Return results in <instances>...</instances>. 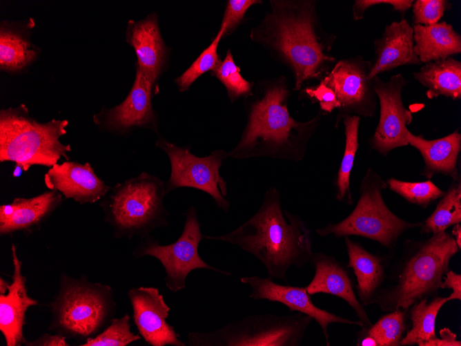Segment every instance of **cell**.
Wrapping results in <instances>:
<instances>
[{"label": "cell", "instance_id": "1", "mask_svg": "<svg viewBox=\"0 0 461 346\" xmlns=\"http://www.w3.org/2000/svg\"><path fill=\"white\" fill-rule=\"evenodd\" d=\"M271 10L250 32L252 41L290 69L294 90L322 80L337 59L331 54L337 36L320 22L315 0H271Z\"/></svg>", "mask_w": 461, "mask_h": 346}, {"label": "cell", "instance_id": "2", "mask_svg": "<svg viewBox=\"0 0 461 346\" xmlns=\"http://www.w3.org/2000/svg\"><path fill=\"white\" fill-rule=\"evenodd\" d=\"M290 96L284 76L260 81L252 95L244 99L246 125L238 142L228 151V157L302 161L322 113L306 122L296 120L288 109Z\"/></svg>", "mask_w": 461, "mask_h": 346}, {"label": "cell", "instance_id": "3", "mask_svg": "<svg viewBox=\"0 0 461 346\" xmlns=\"http://www.w3.org/2000/svg\"><path fill=\"white\" fill-rule=\"evenodd\" d=\"M204 239L239 247L264 266L269 278L286 283L288 269L303 267L313 253L310 230L298 215L282 209L275 186L266 191L259 208L247 221L228 233L205 235Z\"/></svg>", "mask_w": 461, "mask_h": 346}, {"label": "cell", "instance_id": "4", "mask_svg": "<svg viewBox=\"0 0 461 346\" xmlns=\"http://www.w3.org/2000/svg\"><path fill=\"white\" fill-rule=\"evenodd\" d=\"M401 251L392 259L384 258V282L372 302L383 312L409 309L424 298L438 295L443 276L460 249L453 236L443 231L406 240Z\"/></svg>", "mask_w": 461, "mask_h": 346}, {"label": "cell", "instance_id": "5", "mask_svg": "<svg viewBox=\"0 0 461 346\" xmlns=\"http://www.w3.org/2000/svg\"><path fill=\"white\" fill-rule=\"evenodd\" d=\"M166 195L165 182L143 171L110 187L100 202L104 220L116 239L147 236L168 224Z\"/></svg>", "mask_w": 461, "mask_h": 346}, {"label": "cell", "instance_id": "6", "mask_svg": "<svg viewBox=\"0 0 461 346\" xmlns=\"http://www.w3.org/2000/svg\"><path fill=\"white\" fill-rule=\"evenodd\" d=\"M48 307L49 330L84 343L109 325L117 303L110 286L92 282L85 276L75 278L62 273L59 291Z\"/></svg>", "mask_w": 461, "mask_h": 346}, {"label": "cell", "instance_id": "7", "mask_svg": "<svg viewBox=\"0 0 461 346\" xmlns=\"http://www.w3.org/2000/svg\"><path fill=\"white\" fill-rule=\"evenodd\" d=\"M68 121L40 122L20 104L0 110V162H12L27 171L33 165L51 167L61 158L69 160L70 144L61 142Z\"/></svg>", "mask_w": 461, "mask_h": 346}, {"label": "cell", "instance_id": "8", "mask_svg": "<svg viewBox=\"0 0 461 346\" xmlns=\"http://www.w3.org/2000/svg\"><path fill=\"white\" fill-rule=\"evenodd\" d=\"M386 187L381 176L368 169L361 181L358 201L351 213L340 222H329L315 232L322 237L361 236L393 249L400 236L410 229L420 228L422 222H407L393 213L382 198V191Z\"/></svg>", "mask_w": 461, "mask_h": 346}, {"label": "cell", "instance_id": "9", "mask_svg": "<svg viewBox=\"0 0 461 346\" xmlns=\"http://www.w3.org/2000/svg\"><path fill=\"white\" fill-rule=\"evenodd\" d=\"M313 318L297 312L251 315L209 332H190V346H299Z\"/></svg>", "mask_w": 461, "mask_h": 346}, {"label": "cell", "instance_id": "10", "mask_svg": "<svg viewBox=\"0 0 461 346\" xmlns=\"http://www.w3.org/2000/svg\"><path fill=\"white\" fill-rule=\"evenodd\" d=\"M184 215L183 231L175 242L162 245L148 235L140 238L133 252L135 258L152 256L161 263L166 273L165 285L172 292L184 289L188 275L195 269L212 270L225 276L231 274L209 265L200 257L198 247L205 235L200 230L196 207L190 206Z\"/></svg>", "mask_w": 461, "mask_h": 346}, {"label": "cell", "instance_id": "11", "mask_svg": "<svg viewBox=\"0 0 461 346\" xmlns=\"http://www.w3.org/2000/svg\"><path fill=\"white\" fill-rule=\"evenodd\" d=\"M155 146L166 153L170 161V173L165 182L167 194L180 187L193 188L208 193L217 207L228 211L227 182L219 173L223 161L228 157V151L215 150L209 155L198 157L190 152V146H178L160 135Z\"/></svg>", "mask_w": 461, "mask_h": 346}, {"label": "cell", "instance_id": "12", "mask_svg": "<svg viewBox=\"0 0 461 346\" xmlns=\"http://www.w3.org/2000/svg\"><path fill=\"white\" fill-rule=\"evenodd\" d=\"M372 61L358 55L337 61L320 81L331 88L340 104L335 126L346 115L371 117L375 113L377 96L373 79H369Z\"/></svg>", "mask_w": 461, "mask_h": 346}, {"label": "cell", "instance_id": "13", "mask_svg": "<svg viewBox=\"0 0 461 346\" xmlns=\"http://www.w3.org/2000/svg\"><path fill=\"white\" fill-rule=\"evenodd\" d=\"M132 88L125 99L111 108L103 106L92 116L99 129L114 135L126 136L144 128L159 134V116L152 99L157 92L151 81L137 68Z\"/></svg>", "mask_w": 461, "mask_h": 346}, {"label": "cell", "instance_id": "14", "mask_svg": "<svg viewBox=\"0 0 461 346\" xmlns=\"http://www.w3.org/2000/svg\"><path fill=\"white\" fill-rule=\"evenodd\" d=\"M373 79L380 104V117L369 142L373 150L386 156L393 149L409 145L406 126L411 123L413 115L402 98V90L409 81L401 74L392 75L387 81L379 76Z\"/></svg>", "mask_w": 461, "mask_h": 346}, {"label": "cell", "instance_id": "15", "mask_svg": "<svg viewBox=\"0 0 461 346\" xmlns=\"http://www.w3.org/2000/svg\"><path fill=\"white\" fill-rule=\"evenodd\" d=\"M240 282L251 287L249 298L253 300L277 302L286 305L291 311L300 312L311 317L322 329L326 345H330L329 325L340 323L363 327L360 320H350L316 307L305 287L281 285L268 277L257 276L242 277Z\"/></svg>", "mask_w": 461, "mask_h": 346}, {"label": "cell", "instance_id": "16", "mask_svg": "<svg viewBox=\"0 0 461 346\" xmlns=\"http://www.w3.org/2000/svg\"><path fill=\"white\" fill-rule=\"evenodd\" d=\"M128 297L133 311V321L139 335L152 346H186L179 334L166 318L170 310L159 290L153 287L129 289Z\"/></svg>", "mask_w": 461, "mask_h": 346}, {"label": "cell", "instance_id": "17", "mask_svg": "<svg viewBox=\"0 0 461 346\" xmlns=\"http://www.w3.org/2000/svg\"><path fill=\"white\" fill-rule=\"evenodd\" d=\"M126 41L135 52V68L155 85L167 69L170 53L162 38L157 15L153 12L139 21L129 20Z\"/></svg>", "mask_w": 461, "mask_h": 346}, {"label": "cell", "instance_id": "18", "mask_svg": "<svg viewBox=\"0 0 461 346\" xmlns=\"http://www.w3.org/2000/svg\"><path fill=\"white\" fill-rule=\"evenodd\" d=\"M43 181L49 190L57 191L65 198L80 204L101 200L110 189L88 162L66 160L57 163L48 169Z\"/></svg>", "mask_w": 461, "mask_h": 346}, {"label": "cell", "instance_id": "19", "mask_svg": "<svg viewBox=\"0 0 461 346\" xmlns=\"http://www.w3.org/2000/svg\"><path fill=\"white\" fill-rule=\"evenodd\" d=\"M62 201V194L52 190L30 198H14L11 203L0 206V235L40 230Z\"/></svg>", "mask_w": 461, "mask_h": 346}, {"label": "cell", "instance_id": "20", "mask_svg": "<svg viewBox=\"0 0 461 346\" xmlns=\"http://www.w3.org/2000/svg\"><path fill=\"white\" fill-rule=\"evenodd\" d=\"M309 262L315 268V275L305 287L307 293L311 296L324 293L343 299L363 327L371 326L373 323L354 291L353 280L346 267L333 256L321 252L313 253Z\"/></svg>", "mask_w": 461, "mask_h": 346}, {"label": "cell", "instance_id": "21", "mask_svg": "<svg viewBox=\"0 0 461 346\" xmlns=\"http://www.w3.org/2000/svg\"><path fill=\"white\" fill-rule=\"evenodd\" d=\"M13 265L12 281L8 291L0 294V331L7 346H19L27 343L23 332L26 314L38 302L28 294L26 278L23 276L22 262L17 256V246H11Z\"/></svg>", "mask_w": 461, "mask_h": 346}, {"label": "cell", "instance_id": "22", "mask_svg": "<svg viewBox=\"0 0 461 346\" xmlns=\"http://www.w3.org/2000/svg\"><path fill=\"white\" fill-rule=\"evenodd\" d=\"M373 44L375 57L369 79L402 66L422 64L414 52L412 26L404 18L386 25Z\"/></svg>", "mask_w": 461, "mask_h": 346}, {"label": "cell", "instance_id": "23", "mask_svg": "<svg viewBox=\"0 0 461 346\" xmlns=\"http://www.w3.org/2000/svg\"><path fill=\"white\" fill-rule=\"evenodd\" d=\"M406 140L423 158L422 175L428 179L436 174L450 176L453 180L459 177L457 164L461 150V134L458 130L443 137L431 140L408 131Z\"/></svg>", "mask_w": 461, "mask_h": 346}, {"label": "cell", "instance_id": "24", "mask_svg": "<svg viewBox=\"0 0 461 346\" xmlns=\"http://www.w3.org/2000/svg\"><path fill=\"white\" fill-rule=\"evenodd\" d=\"M344 238L349 256L347 268H351L355 276L357 298L362 305L368 306L384 282V258L370 253L349 236Z\"/></svg>", "mask_w": 461, "mask_h": 346}, {"label": "cell", "instance_id": "25", "mask_svg": "<svg viewBox=\"0 0 461 346\" xmlns=\"http://www.w3.org/2000/svg\"><path fill=\"white\" fill-rule=\"evenodd\" d=\"M414 52L422 64L445 59L461 52V36L453 26L441 21L412 25Z\"/></svg>", "mask_w": 461, "mask_h": 346}, {"label": "cell", "instance_id": "26", "mask_svg": "<svg viewBox=\"0 0 461 346\" xmlns=\"http://www.w3.org/2000/svg\"><path fill=\"white\" fill-rule=\"evenodd\" d=\"M413 76L426 88L428 99L439 96L461 99V63L452 57L424 64Z\"/></svg>", "mask_w": 461, "mask_h": 346}, {"label": "cell", "instance_id": "27", "mask_svg": "<svg viewBox=\"0 0 461 346\" xmlns=\"http://www.w3.org/2000/svg\"><path fill=\"white\" fill-rule=\"evenodd\" d=\"M39 54L27 31L21 25L4 21L0 25V68L17 73L32 63Z\"/></svg>", "mask_w": 461, "mask_h": 346}, {"label": "cell", "instance_id": "28", "mask_svg": "<svg viewBox=\"0 0 461 346\" xmlns=\"http://www.w3.org/2000/svg\"><path fill=\"white\" fill-rule=\"evenodd\" d=\"M447 298L438 295L429 299L424 298L409 308L410 328L400 343V346L417 345L424 346L438 338L435 333L436 318Z\"/></svg>", "mask_w": 461, "mask_h": 346}, {"label": "cell", "instance_id": "29", "mask_svg": "<svg viewBox=\"0 0 461 346\" xmlns=\"http://www.w3.org/2000/svg\"><path fill=\"white\" fill-rule=\"evenodd\" d=\"M344 126L345 145L341 163L335 180V198L339 202L353 204L350 188V175L359 146L358 131L360 117L346 115L342 117Z\"/></svg>", "mask_w": 461, "mask_h": 346}, {"label": "cell", "instance_id": "30", "mask_svg": "<svg viewBox=\"0 0 461 346\" xmlns=\"http://www.w3.org/2000/svg\"><path fill=\"white\" fill-rule=\"evenodd\" d=\"M460 223L461 182L459 177L453 180L433 212L422 222L420 229L425 234H435Z\"/></svg>", "mask_w": 461, "mask_h": 346}, {"label": "cell", "instance_id": "31", "mask_svg": "<svg viewBox=\"0 0 461 346\" xmlns=\"http://www.w3.org/2000/svg\"><path fill=\"white\" fill-rule=\"evenodd\" d=\"M410 326L409 309H396L366 328L378 346H400Z\"/></svg>", "mask_w": 461, "mask_h": 346}, {"label": "cell", "instance_id": "32", "mask_svg": "<svg viewBox=\"0 0 461 346\" xmlns=\"http://www.w3.org/2000/svg\"><path fill=\"white\" fill-rule=\"evenodd\" d=\"M210 75L226 88L231 103L242 97H248L253 92L254 83L246 80L240 74V68L235 63L230 49L219 66L210 71Z\"/></svg>", "mask_w": 461, "mask_h": 346}, {"label": "cell", "instance_id": "33", "mask_svg": "<svg viewBox=\"0 0 461 346\" xmlns=\"http://www.w3.org/2000/svg\"><path fill=\"white\" fill-rule=\"evenodd\" d=\"M224 32V28L220 26L208 47L202 51L187 70L175 79V83L179 92L187 91L198 77L208 71L213 70L222 62V60L217 52V47L223 38Z\"/></svg>", "mask_w": 461, "mask_h": 346}, {"label": "cell", "instance_id": "34", "mask_svg": "<svg viewBox=\"0 0 461 346\" xmlns=\"http://www.w3.org/2000/svg\"><path fill=\"white\" fill-rule=\"evenodd\" d=\"M390 190L400 195L407 202L425 209L441 198L444 191L430 180L424 182H410L393 177L386 182Z\"/></svg>", "mask_w": 461, "mask_h": 346}, {"label": "cell", "instance_id": "35", "mask_svg": "<svg viewBox=\"0 0 461 346\" xmlns=\"http://www.w3.org/2000/svg\"><path fill=\"white\" fill-rule=\"evenodd\" d=\"M141 336L130 331V316L114 318L101 333L87 339L81 346H127L141 339Z\"/></svg>", "mask_w": 461, "mask_h": 346}, {"label": "cell", "instance_id": "36", "mask_svg": "<svg viewBox=\"0 0 461 346\" xmlns=\"http://www.w3.org/2000/svg\"><path fill=\"white\" fill-rule=\"evenodd\" d=\"M452 4L447 0H416L412 4L413 25L430 26L439 22Z\"/></svg>", "mask_w": 461, "mask_h": 346}, {"label": "cell", "instance_id": "37", "mask_svg": "<svg viewBox=\"0 0 461 346\" xmlns=\"http://www.w3.org/2000/svg\"><path fill=\"white\" fill-rule=\"evenodd\" d=\"M260 3L262 1L258 0H228L220 25L224 30L223 38L237 29L252 6Z\"/></svg>", "mask_w": 461, "mask_h": 346}, {"label": "cell", "instance_id": "38", "mask_svg": "<svg viewBox=\"0 0 461 346\" xmlns=\"http://www.w3.org/2000/svg\"><path fill=\"white\" fill-rule=\"evenodd\" d=\"M300 91L312 103H318L321 110L325 113H330L335 108L338 109L340 107V104L333 91L321 82L302 89Z\"/></svg>", "mask_w": 461, "mask_h": 346}, {"label": "cell", "instance_id": "39", "mask_svg": "<svg viewBox=\"0 0 461 346\" xmlns=\"http://www.w3.org/2000/svg\"><path fill=\"white\" fill-rule=\"evenodd\" d=\"M413 2V0H355L352 7L353 18L355 21L362 19L368 8L378 4L391 6L393 10L404 15L411 8Z\"/></svg>", "mask_w": 461, "mask_h": 346}, {"label": "cell", "instance_id": "40", "mask_svg": "<svg viewBox=\"0 0 461 346\" xmlns=\"http://www.w3.org/2000/svg\"><path fill=\"white\" fill-rule=\"evenodd\" d=\"M451 289L452 292L447 296V300H461V274L449 270L443 276L440 289Z\"/></svg>", "mask_w": 461, "mask_h": 346}, {"label": "cell", "instance_id": "41", "mask_svg": "<svg viewBox=\"0 0 461 346\" xmlns=\"http://www.w3.org/2000/svg\"><path fill=\"white\" fill-rule=\"evenodd\" d=\"M26 346H69L66 337L56 333L55 334H42L33 341L27 342Z\"/></svg>", "mask_w": 461, "mask_h": 346}, {"label": "cell", "instance_id": "42", "mask_svg": "<svg viewBox=\"0 0 461 346\" xmlns=\"http://www.w3.org/2000/svg\"><path fill=\"white\" fill-rule=\"evenodd\" d=\"M440 338H436L424 344V346H461V342L457 340V336L449 328L440 331Z\"/></svg>", "mask_w": 461, "mask_h": 346}, {"label": "cell", "instance_id": "43", "mask_svg": "<svg viewBox=\"0 0 461 346\" xmlns=\"http://www.w3.org/2000/svg\"><path fill=\"white\" fill-rule=\"evenodd\" d=\"M357 346H378L376 340L371 336L366 327H362V329L357 332Z\"/></svg>", "mask_w": 461, "mask_h": 346}, {"label": "cell", "instance_id": "44", "mask_svg": "<svg viewBox=\"0 0 461 346\" xmlns=\"http://www.w3.org/2000/svg\"><path fill=\"white\" fill-rule=\"evenodd\" d=\"M451 236L455 240V243L457 244L458 248L460 250L461 248V225L460 224H457L453 225V229H452Z\"/></svg>", "mask_w": 461, "mask_h": 346}, {"label": "cell", "instance_id": "45", "mask_svg": "<svg viewBox=\"0 0 461 346\" xmlns=\"http://www.w3.org/2000/svg\"><path fill=\"white\" fill-rule=\"evenodd\" d=\"M10 283L1 277L0 278V294H5L8 292Z\"/></svg>", "mask_w": 461, "mask_h": 346}]
</instances>
